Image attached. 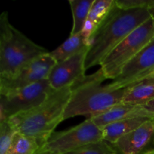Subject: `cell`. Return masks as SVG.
Returning <instances> with one entry per match:
<instances>
[{
	"instance_id": "cell-1",
	"label": "cell",
	"mask_w": 154,
	"mask_h": 154,
	"mask_svg": "<svg viewBox=\"0 0 154 154\" xmlns=\"http://www.w3.org/2000/svg\"><path fill=\"white\" fill-rule=\"evenodd\" d=\"M151 17L147 8L124 10L115 3L90 38L85 60L86 70L104 59L135 29Z\"/></svg>"
},
{
	"instance_id": "cell-2",
	"label": "cell",
	"mask_w": 154,
	"mask_h": 154,
	"mask_svg": "<svg viewBox=\"0 0 154 154\" xmlns=\"http://www.w3.org/2000/svg\"><path fill=\"white\" fill-rule=\"evenodd\" d=\"M105 80L106 78L99 69L72 84L64 120L76 116H87L89 118L96 117L122 103L127 87L115 89L109 84L102 85Z\"/></svg>"
},
{
	"instance_id": "cell-3",
	"label": "cell",
	"mask_w": 154,
	"mask_h": 154,
	"mask_svg": "<svg viewBox=\"0 0 154 154\" xmlns=\"http://www.w3.org/2000/svg\"><path fill=\"white\" fill-rule=\"evenodd\" d=\"M71 94V87L54 90L38 107L8 120L17 132L35 140L40 148L54 133L57 126L64 120Z\"/></svg>"
},
{
	"instance_id": "cell-4",
	"label": "cell",
	"mask_w": 154,
	"mask_h": 154,
	"mask_svg": "<svg viewBox=\"0 0 154 154\" xmlns=\"http://www.w3.org/2000/svg\"><path fill=\"white\" fill-rule=\"evenodd\" d=\"M48 51L10 23L7 12L0 16V77L14 75Z\"/></svg>"
},
{
	"instance_id": "cell-5",
	"label": "cell",
	"mask_w": 154,
	"mask_h": 154,
	"mask_svg": "<svg viewBox=\"0 0 154 154\" xmlns=\"http://www.w3.org/2000/svg\"><path fill=\"white\" fill-rule=\"evenodd\" d=\"M154 38V19L150 17L125 38L100 64L106 79L114 80L144 47Z\"/></svg>"
},
{
	"instance_id": "cell-6",
	"label": "cell",
	"mask_w": 154,
	"mask_h": 154,
	"mask_svg": "<svg viewBox=\"0 0 154 154\" xmlns=\"http://www.w3.org/2000/svg\"><path fill=\"white\" fill-rule=\"evenodd\" d=\"M103 140L102 129L90 118L67 130L54 132L35 154H66Z\"/></svg>"
},
{
	"instance_id": "cell-7",
	"label": "cell",
	"mask_w": 154,
	"mask_h": 154,
	"mask_svg": "<svg viewBox=\"0 0 154 154\" xmlns=\"http://www.w3.org/2000/svg\"><path fill=\"white\" fill-rule=\"evenodd\" d=\"M48 79L0 95V122L26 113L42 105L54 92Z\"/></svg>"
},
{
	"instance_id": "cell-8",
	"label": "cell",
	"mask_w": 154,
	"mask_h": 154,
	"mask_svg": "<svg viewBox=\"0 0 154 154\" xmlns=\"http://www.w3.org/2000/svg\"><path fill=\"white\" fill-rule=\"evenodd\" d=\"M57 63L48 52L23 66L14 75L0 77V95L7 94L48 79L51 69Z\"/></svg>"
},
{
	"instance_id": "cell-9",
	"label": "cell",
	"mask_w": 154,
	"mask_h": 154,
	"mask_svg": "<svg viewBox=\"0 0 154 154\" xmlns=\"http://www.w3.org/2000/svg\"><path fill=\"white\" fill-rule=\"evenodd\" d=\"M154 72V38L127 63L116 79L110 83L115 89L132 85Z\"/></svg>"
},
{
	"instance_id": "cell-10",
	"label": "cell",
	"mask_w": 154,
	"mask_h": 154,
	"mask_svg": "<svg viewBox=\"0 0 154 154\" xmlns=\"http://www.w3.org/2000/svg\"><path fill=\"white\" fill-rule=\"evenodd\" d=\"M88 48L65 61L57 63L51 69L48 79L54 90L71 87L85 76V60Z\"/></svg>"
},
{
	"instance_id": "cell-11",
	"label": "cell",
	"mask_w": 154,
	"mask_h": 154,
	"mask_svg": "<svg viewBox=\"0 0 154 154\" xmlns=\"http://www.w3.org/2000/svg\"><path fill=\"white\" fill-rule=\"evenodd\" d=\"M117 154H147L154 150V120L120 138L114 144Z\"/></svg>"
},
{
	"instance_id": "cell-12",
	"label": "cell",
	"mask_w": 154,
	"mask_h": 154,
	"mask_svg": "<svg viewBox=\"0 0 154 154\" xmlns=\"http://www.w3.org/2000/svg\"><path fill=\"white\" fill-rule=\"evenodd\" d=\"M135 117H147L154 120L153 114H151L144 106L123 102L90 119L96 126H99L100 129H102L105 126L115 122Z\"/></svg>"
},
{
	"instance_id": "cell-13",
	"label": "cell",
	"mask_w": 154,
	"mask_h": 154,
	"mask_svg": "<svg viewBox=\"0 0 154 154\" xmlns=\"http://www.w3.org/2000/svg\"><path fill=\"white\" fill-rule=\"evenodd\" d=\"M154 99V73L129 86L123 103L144 106Z\"/></svg>"
},
{
	"instance_id": "cell-14",
	"label": "cell",
	"mask_w": 154,
	"mask_h": 154,
	"mask_svg": "<svg viewBox=\"0 0 154 154\" xmlns=\"http://www.w3.org/2000/svg\"><path fill=\"white\" fill-rule=\"evenodd\" d=\"M150 120H153V119L147 118V117H135V118L120 120L108 125L102 129L103 133V140L109 144H114L120 138H123V136L130 133L135 129H138L145 122Z\"/></svg>"
},
{
	"instance_id": "cell-15",
	"label": "cell",
	"mask_w": 154,
	"mask_h": 154,
	"mask_svg": "<svg viewBox=\"0 0 154 154\" xmlns=\"http://www.w3.org/2000/svg\"><path fill=\"white\" fill-rule=\"evenodd\" d=\"M88 48L89 46L85 38L81 32H79L69 36V38L65 41L60 46L49 52V54L57 63H60Z\"/></svg>"
},
{
	"instance_id": "cell-16",
	"label": "cell",
	"mask_w": 154,
	"mask_h": 154,
	"mask_svg": "<svg viewBox=\"0 0 154 154\" xmlns=\"http://www.w3.org/2000/svg\"><path fill=\"white\" fill-rule=\"evenodd\" d=\"M94 0H69L73 16V26L70 35H74L81 32L88 18Z\"/></svg>"
},
{
	"instance_id": "cell-17",
	"label": "cell",
	"mask_w": 154,
	"mask_h": 154,
	"mask_svg": "<svg viewBox=\"0 0 154 154\" xmlns=\"http://www.w3.org/2000/svg\"><path fill=\"white\" fill-rule=\"evenodd\" d=\"M38 148L35 140L17 132L7 154H35Z\"/></svg>"
},
{
	"instance_id": "cell-18",
	"label": "cell",
	"mask_w": 154,
	"mask_h": 154,
	"mask_svg": "<svg viewBox=\"0 0 154 154\" xmlns=\"http://www.w3.org/2000/svg\"><path fill=\"white\" fill-rule=\"evenodd\" d=\"M114 3V0H94L87 20L98 27L109 13Z\"/></svg>"
},
{
	"instance_id": "cell-19",
	"label": "cell",
	"mask_w": 154,
	"mask_h": 154,
	"mask_svg": "<svg viewBox=\"0 0 154 154\" xmlns=\"http://www.w3.org/2000/svg\"><path fill=\"white\" fill-rule=\"evenodd\" d=\"M66 154H117L112 144L102 141L91 143Z\"/></svg>"
},
{
	"instance_id": "cell-20",
	"label": "cell",
	"mask_w": 154,
	"mask_h": 154,
	"mask_svg": "<svg viewBox=\"0 0 154 154\" xmlns=\"http://www.w3.org/2000/svg\"><path fill=\"white\" fill-rule=\"evenodd\" d=\"M17 132L9 120L0 122V154H7Z\"/></svg>"
},
{
	"instance_id": "cell-21",
	"label": "cell",
	"mask_w": 154,
	"mask_h": 154,
	"mask_svg": "<svg viewBox=\"0 0 154 154\" xmlns=\"http://www.w3.org/2000/svg\"><path fill=\"white\" fill-rule=\"evenodd\" d=\"M154 0H115L117 7L124 10L149 8L153 4Z\"/></svg>"
},
{
	"instance_id": "cell-22",
	"label": "cell",
	"mask_w": 154,
	"mask_h": 154,
	"mask_svg": "<svg viewBox=\"0 0 154 154\" xmlns=\"http://www.w3.org/2000/svg\"><path fill=\"white\" fill-rule=\"evenodd\" d=\"M144 107L145 108H147V109L148 110L151 114H153V115L154 116V99L153 100H152L151 102L146 104L145 105H144Z\"/></svg>"
},
{
	"instance_id": "cell-23",
	"label": "cell",
	"mask_w": 154,
	"mask_h": 154,
	"mask_svg": "<svg viewBox=\"0 0 154 154\" xmlns=\"http://www.w3.org/2000/svg\"><path fill=\"white\" fill-rule=\"evenodd\" d=\"M148 10H149V12H150L151 17L153 18V19H154V2H153V4L152 5L150 8H149Z\"/></svg>"
},
{
	"instance_id": "cell-24",
	"label": "cell",
	"mask_w": 154,
	"mask_h": 154,
	"mask_svg": "<svg viewBox=\"0 0 154 154\" xmlns=\"http://www.w3.org/2000/svg\"><path fill=\"white\" fill-rule=\"evenodd\" d=\"M147 154H154V150H152V151H150V153H148Z\"/></svg>"
},
{
	"instance_id": "cell-25",
	"label": "cell",
	"mask_w": 154,
	"mask_h": 154,
	"mask_svg": "<svg viewBox=\"0 0 154 154\" xmlns=\"http://www.w3.org/2000/svg\"><path fill=\"white\" fill-rule=\"evenodd\" d=\"M153 73H154V72H153Z\"/></svg>"
}]
</instances>
